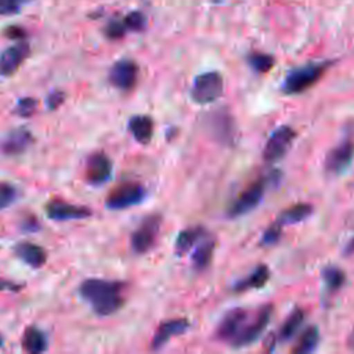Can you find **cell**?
Returning <instances> with one entry per match:
<instances>
[{
  "mask_svg": "<svg viewBox=\"0 0 354 354\" xmlns=\"http://www.w3.org/2000/svg\"><path fill=\"white\" fill-rule=\"evenodd\" d=\"M124 283L101 278H87L79 286L80 296L91 306L95 314L106 317L116 313L124 303Z\"/></svg>",
  "mask_w": 354,
  "mask_h": 354,
  "instance_id": "obj_1",
  "label": "cell"
},
{
  "mask_svg": "<svg viewBox=\"0 0 354 354\" xmlns=\"http://www.w3.org/2000/svg\"><path fill=\"white\" fill-rule=\"evenodd\" d=\"M330 66V61H319V62H308L300 66L290 69L283 82L282 91L288 95L299 94L314 86Z\"/></svg>",
  "mask_w": 354,
  "mask_h": 354,
  "instance_id": "obj_2",
  "label": "cell"
},
{
  "mask_svg": "<svg viewBox=\"0 0 354 354\" xmlns=\"http://www.w3.org/2000/svg\"><path fill=\"white\" fill-rule=\"evenodd\" d=\"M224 91V80L223 76L216 72H205L195 77L191 87V98L194 102L205 105L218 100Z\"/></svg>",
  "mask_w": 354,
  "mask_h": 354,
  "instance_id": "obj_3",
  "label": "cell"
},
{
  "mask_svg": "<svg viewBox=\"0 0 354 354\" xmlns=\"http://www.w3.org/2000/svg\"><path fill=\"white\" fill-rule=\"evenodd\" d=\"M147 196L145 188L138 183H123L109 192L105 206L111 210H122L141 203Z\"/></svg>",
  "mask_w": 354,
  "mask_h": 354,
  "instance_id": "obj_4",
  "label": "cell"
},
{
  "mask_svg": "<svg viewBox=\"0 0 354 354\" xmlns=\"http://www.w3.org/2000/svg\"><path fill=\"white\" fill-rule=\"evenodd\" d=\"M160 216L159 214H149L144 217L140 225L131 234V249L137 254L147 253L156 242L159 230H160Z\"/></svg>",
  "mask_w": 354,
  "mask_h": 354,
  "instance_id": "obj_5",
  "label": "cell"
},
{
  "mask_svg": "<svg viewBox=\"0 0 354 354\" xmlns=\"http://www.w3.org/2000/svg\"><path fill=\"white\" fill-rule=\"evenodd\" d=\"M267 181H268V178L257 180L253 184H250L243 192H241L236 196V199L231 203V206L228 207V217H231V218L241 217V216L252 212L253 209H256L260 205V202L263 201Z\"/></svg>",
  "mask_w": 354,
  "mask_h": 354,
  "instance_id": "obj_6",
  "label": "cell"
},
{
  "mask_svg": "<svg viewBox=\"0 0 354 354\" xmlns=\"http://www.w3.org/2000/svg\"><path fill=\"white\" fill-rule=\"evenodd\" d=\"M295 138H296V131L290 126L282 124V126L277 127L271 133V136L268 137V140L264 145L263 158L270 163L282 159Z\"/></svg>",
  "mask_w": 354,
  "mask_h": 354,
  "instance_id": "obj_7",
  "label": "cell"
},
{
  "mask_svg": "<svg viewBox=\"0 0 354 354\" xmlns=\"http://www.w3.org/2000/svg\"><path fill=\"white\" fill-rule=\"evenodd\" d=\"M249 318L250 315L246 308L243 307L231 308L223 315V318L217 325V329H216L217 339L223 342H230L232 344V342L238 337V335L245 328Z\"/></svg>",
  "mask_w": 354,
  "mask_h": 354,
  "instance_id": "obj_8",
  "label": "cell"
},
{
  "mask_svg": "<svg viewBox=\"0 0 354 354\" xmlns=\"http://www.w3.org/2000/svg\"><path fill=\"white\" fill-rule=\"evenodd\" d=\"M272 315V306H263L256 315L246 322L245 328L242 329V332L238 335V337L232 342L234 347H243L248 346L253 342H256L261 333L266 330L270 319Z\"/></svg>",
  "mask_w": 354,
  "mask_h": 354,
  "instance_id": "obj_9",
  "label": "cell"
},
{
  "mask_svg": "<svg viewBox=\"0 0 354 354\" xmlns=\"http://www.w3.org/2000/svg\"><path fill=\"white\" fill-rule=\"evenodd\" d=\"M354 158V141L350 138L342 140L325 156V170L330 174H339L351 163Z\"/></svg>",
  "mask_w": 354,
  "mask_h": 354,
  "instance_id": "obj_10",
  "label": "cell"
},
{
  "mask_svg": "<svg viewBox=\"0 0 354 354\" xmlns=\"http://www.w3.org/2000/svg\"><path fill=\"white\" fill-rule=\"evenodd\" d=\"M138 76V66L131 59L116 61L108 73V79L112 86L120 90H130L136 86Z\"/></svg>",
  "mask_w": 354,
  "mask_h": 354,
  "instance_id": "obj_11",
  "label": "cell"
},
{
  "mask_svg": "<svg viewBox=\"0 0 354 354\" xmlns=\"http://www.w3.org/2000/svg\"><path fill=\"white\" fill-rule=\"evenodd\" d=\"M84 176H86L87 183H90L91 185L105 184L106 181H109V178L112 176L111 159L102 152L90 155L86 162Z\"/></svg>",
  "mask_w": 354,
  "mask_h": 354,
  "instance_id": "obj_12",
  "label": "cell"
},
{
  "mask_svg": "<svg viewBox=\"0 0 354 354\" xmlns=\"http://www.w3.org/2000/svg\"><path fill=\"white\" fill-rule=\"evenodd\" d=\"M46 214L48 218L55 221L65 220H82L91 216V210L86 206H79L73 203H68L62 199H54L47 203Z\"/></svg>",
  "mask_w": 354,
  "mask_h": 354,
  "instance_id": "obj_13",
  "label": "cell"
},
{
  "mask_svg": "<svg viewBox=\"0 0 354 354\" xmlns=\"http://www.w3.org/2000/svg\"><path fill=\"white\" fill-rule=\"evenodd\" d=\"M29 44L25 41H18L7 47L0 54V76L7 77L14 75L29 55Z\"/></svg>",
  "mask_w": 354,
  "mask_h": 354,
  "instance_id": "obj_14",
  "label": "cell"
},
{
  "mask_svg": "<svg viewBox=\"0 0 354 354\" xmlns=\"http://www.w3.org/2000/svg\"><path fill=\"white\" fill-rule=\"evenodd\" d=\"M188 328H189V322L185 318H176V319H169L166 322H162L155 330V335L152 337V343H151L152 348L159 350L171 337L184 333Z\"/></svg>",
  "mask_w": 354,
  "mask_h": 354,
  "instance_id": "obj_15",
  "label": "cell"
},
{
  "mask_svg": "<svg viewBox=\"0 0 354 354\" xmlns=\"http://www.w3.org/2000/svg\"><path fill=\"white\" fill-rule=\"evenodd\" d=\"M14 252L18 259L33 268H40L47 261V252L41 246L32 242H19L14 248Z\"/></svg>",
  "mask_w": 354,
  "mask_h": 354,
  "instance_id": "obj_16",
  "label": "cell"
},
{
  "mask_svg": "<svg viewBox=\"0 0 354 354\" xmlns=\"http://www.w3.org/2000/svg\"><path fill=\"white\" fill-rule=\"evenodd\" d=\"M206 230L202 225H194V227H188L183 231H180V234L177 235L176 243H174V252L177 256H183L191 248H194L205 235H206Z\"/></svg>",
  "mask_w": 354,
  "mask_h": 354,
  "instance_id": "obj_17",
  "label": "cell"
},
{
  "mask_svg": "<svg viewBox=\"0 0 354 354\" xmlns=\"http://www.w3.org/2000/svg\"><path fill=\"white\" fill-rule=\"evenodd\" d=\"M33 137L29 130L17 129L8 134L3 144V151L7 155H19L28 149L32 144Z\"/></svg>",
  "mask_w": 354,
  "mask_h": 354,
  "instance_id": "obj_18",
  "label": "cell"
},
{
  "mask_svg": "<svg viewBox=\"0 0 354 354\" xmlns=\"http://www.w3.org/2000/svg\"><path fill=\"white\" fill-rule=\"evenodd\" d=\"M127 127L130 130V133L133 134V137L136 138V141H138L140 144H148L152 138V133H153V122L149 116L147 115H136L133 118H130Z\"/></svg>",
  "mask_w": 354,
  "mask_h": 354,
  "instance_id": "obj_19",
  "label": "cell"
},
{
  "mask_svg": "<svg viewBox=\"0 0 354 354\" xmlns=\"http://www.w3.org/2000/svg\"><path fill=\"white\" fill-rule=\"evenodd\" d=\"M270 278V270L267 266L260 264L257 266L248 277L236 281L234 283V290L235 292H245L249 289H259L266 285V282Z\"/></svg>",
  "mask_w": 354,
  "mask_h": 354,
  "instance_id": "obj_20",
  "label": "cell"
},
{
  "mask_svg": "<svg viewBox=\"0 0 354 354\" xmlns=\"http://www.w3.org/2000/svg\"><path fill=\"white\" fill-rule=\"evenodd\" d=\"M214 246L216 242L212 236H207V234L196 243V248L192 253V264L196 270H205L212 257H213V252H214Z\"/></svg>",
  "mask_w": 354,
  "mask_h": 354,
  "instance_id": "obj_21",
  "label": "cell"
},
{
  "mask_svg": "<svg viewBox=\"0 0 354 354\" xmlns=\"http://www.w3.org/2000/svg\"><path fill=\"white\" fill-rule=\"evenodd\" d=\"M22 346L30 354H40L47 350V337L40 329L30 326L24 333Z\"/></svg>",
  "mask_w": 354,
  "mask_h": 354,
  "instance_id": "obj_22",
  "label": "cell"
},
{
  "mask_svg": "<svg viewBox=\"0 0 354 354\" xmlns=\"http://www.w3.org/2000/svg\"><path fill=\"white\" fill-rule=\"evenodd\" d=\"M313 212V206L308 203H296L288 209H285L277 218V221L281 225L285 224H297L301 223L303 220H306Z\"/></svg>",
  "mask_w": 354,
  "mask_h": 354,
  "instance_id": "obj_23",
  "label": "cell"
},
{
  "mask_svg": "<svg viewBox=\"0 0 354 354\" xmlns=\"http://www.w3.org/2000/svg\"><path fill=\"white\" fill-rule=\"evenodd\" d=\"M303 321H304V311L301 308H295L288 315L285 322L282 324V326L279 329V333H278V339L281 342L290 340L299 332Z\"/></svg>",
  "mask_w": 354,
  "mask_h": 354,
  "instance_id": "obj_24",
  "label": "cell"
},
{
  "mask_svg": "<svg viewBox=\"0 0 354 354\" xmlns=\"http://www.w3.org/2000/svg\"><path fill=\"white\" fill-rule=\"evenodd\" d=\"M212 127H213V131L216 133V136H218V138L221 141L230 142L232 140L234 123H232L231 118L228 116V113H224V112L216 113L212 119Z\"/></svg>",
  "mask_w": 354,
  "mask_h": 354,
  "instance_id": "obj_25",
  "label": "cell"
},
{
  "mask_svg": "<svg viewBox=\"0 0 354 354\" xmlns=\"http://www.w3.org/2000/svg\"><path fill=\"white\" fill-rule=\"evenodd\" d=\"M319 342V332L317 326H308L299 337V342L296 347L293 348V353H300V354H307L313 353L318 347Z\"/></svg>",
  "mask_w": 354,
  "mask_h": 354,
  "instance_id": "obj_26",
  "label": "cell"
},
{
  "mask_svg": "<svg viewBox=\"0 0 354 354\" xmlns=\"http://www.w3.org/2000/svg\"><path fill=\"white\" fill-rule=\"evenodd\" d=\"M322 279H324V283H325L326 289L333 293L344 285L346 275L339 267L328 266L322 270Z\"/></svg>",
  "mask_w": 354,
  "mask_h": 354,
  "instance_id": "obj_27",
  "label": "cell"
},
{
  "mask_svg": "<svg viewBox=\"0 0 354 354\" xmlns=\"http://www.w3.org/2000/svg\"><path fill=\"white\" fill-rule=\"evenodd\" d=\"M249 66L256 71L257 73H266L268 72L272 66H274V57L270 55V54H264V53H250L246 58Z\"/></svg>",
  "mask_w": 354,
  "mask_h": 354,
  "instance_id": "obj_28",
  "label": "cell"
},
{
  "mask_svg": "<svg viewBox=\"0 0 354 354\" xmlns=\"http://www.w3.org/2000/svg\"><path fill=\"white\" fill-rule=\"evenodd\" d=\"M123 22L127 30H131V32H141L147 28V17L141 11H133L127 14Z\"/></svg>",
  "mask_w": 354,
  "mask_h": 354,
  "instance_id": "obj_29",
  "label": "cell"
},
{
  "mask_svg": "<svg viewBox=\"0 0 354 354\" xmlns=\"http://www.w3.org/2000/svg\"><path fill=\"white\" fill-rule=\"evenodd\" d=\"M36 109H37V100L33 97H24L18 100L14 111L18 116L29 118L36 112Z\"/></svg>",
  "mask_w": 354,
  "mask_h": 354,
  "instance_id": "obj_30",
  "label": "cell"
},
{
  "mask_svg": "<svg viewBox=\"0 0 354 354\" xmlns=\"http://www.w3.org/2000/svg\"><path fill=\"white\" fill-rule=\"evenodd\" d=\"M17 188L8 183H0V210L8 207L17 201Z\"/></svg>",
  "mask_w": 354,
  "mask_h": 354,
  "instance_id": "obj_31",
  "label": "cell"
},
{
  "mask_svg": "<svg viewBox=\"0 0 354 354\" xmlns=\"http://www.w3.org/2000/svg\"><path fill=\"white\" fill-rule=\"evenodd\" d=\"M33 0H0V15L18 14L24 6Z\"/></svg>",
  "mask_w": 354,
  "mask_h": 354,
  "instance_id": "obj_32",
  "label": "cell"
},
{
  "mask_svg": "<svg viewBox=\"0 0 354 354\" xmlns=\"http://www.w3.org/2000/svg\"><path fill=\"white\" fill-rule=\"evenodd\" d=\"M126 32H129V30H127L124 22H123V21H119V19H112V21L105 26V35H106V37L113 39V40L123 37V36L126 35Z\"/></svg>",
  "mask_w": 354,
  "mask_h": 354,
  "instance_id": "obj_33",
  "label": "cell"
},
{
  "mask_svg": "<svg viewBox=\"0 0 354 354\" xmlns=\"http://www.w3.org/2000/svg\"><path fill=\"white\" fill-rule=\"evenodd\" d=\"M281 227H282V225H281L278 221H275L274 224H271V225L263 232L261 239H260V243H261V245H274V243H277L278 239H279V236H281V232H282Z\"/></svg>",
  "mask_w": 354,
  "mask_h": 354,
  "instance_id": "obj_34",
  "label": "cell"
},
{
  "mask_svg": "<svg viewBox=\"0 0 354 354\" xmlns=\"http://www.w3.org/2000/svg\"><path fill=\"white\" fill-rule=\"evenodd\" d=\"M64 93L62 91H51L48 95H47V108L50 109H55L58 108L62 102H64Z\"/></svg>",
  "mask_w": 354,
  "mask_h": 354,
  "instance_id": "obj_35",
  "label": "cell"
},
{
  "mask_svg": "<svg viewBox=\"0 0 354 354\" xmlns=\"http://www.w3.org/2000/svg\"><path fill=\"white\" fill-rule=\"evenodd\" d=\"M21 228L25 231V232H33V231H37L40 228V224L39 221L35 218V217H26L22 224H21Z\"/></svg>",
  "mask_w": 354,
  "mask_h": 354,
  "instance_id": "obj_36",
  "label": "cell"
},
{
  "mask_svg": "<svg viewBox=\"0 0 354 354\" xmlns=\"http://www.w3.org/2000/svg\"><path fill=\"white\" fill-rule=\"evenodd\" d=\"M6 35L10 37V39H18L21 40L24 36H25V30L19 26H10L7 30H6Z\"/></svg>",
  "mask_w": 354,
  "mask_h": 354,
  "instance_id": "obj_37",
  "label": "cell"
},
{
  "mask_svg": "<svg viewBox=\"0 0 354 354\" xmlns=\"http://www.w3.org/2000/svg\"><path fill=\"white\" fill-rule=\"evenodd\" d=\"M19 288V285L11 282V281H6L0 278V290H11V292H17Z\"/></svg>",
  "mask_w": 354,
  "mask_h": 354,
  "instance_id": "obj_38",
  "label": "cell"
},
{
  "mask_svg": "<svg viewBox=\"0 0 354 354\" xmlns=\"http://www.w3.org/2000/svg\"><path fill=\"white\" fill-rule=\"evenodd\" d=\"M344 252H346L347 254H351V253H354V236H353V238L348 241V243H347V246H346Z\"/></svg>",
  "mask_w": 354,
  "mask_h": 354,
  "instance_id": "obj_39",
  "label": "cell"
},
{
  "mask_svg": "<svg viewBox=\"0 0 354 354\" xmlns=\"http://www.w3.org/2000/svg\"><path fill=\"white\" fill-rule=\"evenodd\" d=\"M1 346H3V336L0 335V347H1Z\"/></svg>",
  "mask_w": 354,
  "mask_h": 354,
  "instance_id": "obj_40",
  "label": "cell"
},
{
  "mask_svg": "<svg viewBox=\"0 0 354 354\" xmlns=\"http://www.w3.org/2000/svg\"><path fill=\"white\" fill-rule=\"evenodd\" d=\"M351 343H353V348H354V333H353V340H351Z\"/></svg>",
  "mask_w": 354,
  "mask_h": 354,
  "instance_id": "obj_41",
  "label": "cell"
},
{
  "mask_svg": "<svg viewBox=\"0 0 354 354\" xmlns=\"http://www.w3.org/2000/svg\"><path fill=\"white\" fill-rule=\"evenodd\" d=\"M213 1H216V3H218V1H220V0H213Z\"/></svg>",
  "mask_w": 354,
  "mask_h": 354,
  "instance_id": "obj_42",
  "label": "cell"
}]
</instances>
